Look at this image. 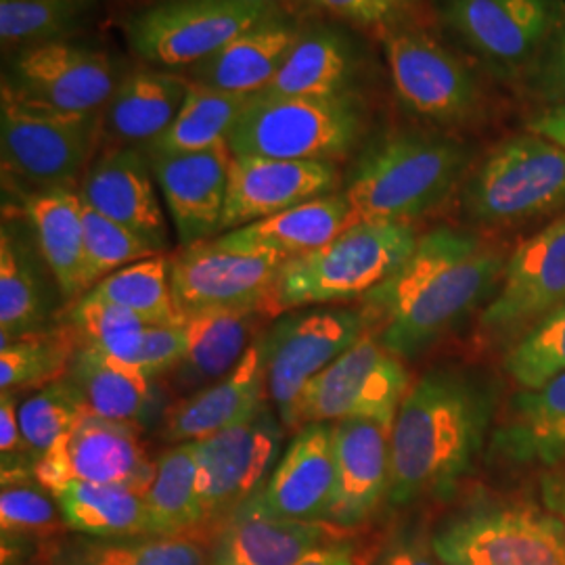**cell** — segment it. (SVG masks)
I'll return each instance as SVG.
<instances>
[{"instance_id": "obj_44", "label": "cell", "mask_w": 565, "mask_h": 565, "mask_svg": "<svg viewBox=\"0 0 565 565\" xmlns=\"http://www.w3.org/2000/svg\"><path fill=\"white\" fill-rule=\"evenodd\" d=\"M84 224V258H82V281L90 291L97 282L120 270L128 264L141 263L160 256V252L137 233L121 224L105 218L86 203H82Z\"/></svg>"}, {"instance_id": "obj_43", "label": "cell", "mask_w": 565, "mask_h": 565, "mask_svg": "<svg viewBox=\"0 0 565 565\" xmlns=\"http://www.w3.org/2000/svg\"><path fill=\"white\" fill-rule=\"evenodd\" d=\"M88 565H207L210 546L195 536L74 539Z\"/></svg>"}, {"instance_id": "obj_45", "label": "cell", "mask_w": 565, "mask_h": 565, "mask_svg": "<svg viewBox=\"0 0 565 565\" xmlns=\"http://www.w3.org/2000/svg\"><path fill=\"white\" fill-rule=\"evenodd\" d=\"M507 375L534 390L565 371V303L522 333L505 356Z\"/></svg>"}, {"instance_id": "obj_52", "label": "cell", "mask_w": 565, "mask_h": 565, "mask_svg": "<svg viewBox=\"0 0 565 565\" xmlns=\"http://www.w3.org/2000/svg\"><path fill=\"white\" fill-rule=\"evenodd\" d=\"M541 492L546 511L565 525V455L557 463L546 467L541 478Z\"/></svg>"}, {"instance_id": "obj_37", "label": "cell", "mask_w": 565, "mask_h": 565, "mask_svg": "<svg viewBox=\"0 0 565 565\" xmlns=\"http://www.w3.org/2000/svg\"><path fill=\"white\" fill-rule=\"evenodd\" d=\"M252 102L254 97L249 95H231L189 82V90L177 118L163 135L145 147V153H193L226 141Z\"/></svg>"}, {"instance_id": "obj_12", "label": "cell", "mask_w": 565, "mask_h": 565, "mask_svg": "<svg viewBox=\"0 0 565 565\" xmlns=\"http://www.w3.org/2000/svg\"><path fill=\"white\" fill-rule=\"evenodd\" d=\"M408 390L411 382L403 361L366 333L303 387L294 404L287 431L345 419H375L394 425Z\"/></svg>"}, {"instance_id": "obj_19", "label": "cell", "mask_w": 565, "mask_h": 565, "mask_svg": "<svg viewBox=\"0 0 565 565\" xmlns=\"http://www.w3.org/2000/svg\"><path fill=\"white\" fill-rule=\"evenodd\" d=\"M335 492L333 424L303 425L263 490L235 515L327 524Z\"/></svg>"}, {"instance_id": "obj_28", "label": "cell", "mask_w": 565, "mask_h": 565, "mask_svg": "<svg viewBox=\"0 0 565 565\" xmlns=\"http://www.w3.org/2000/svg\"><path fill=\"white\" fill-rule=\"evenodd\" d=\"M354 223H359V218L345 193H331L214 239L228 249L275 254L287 263L333 242Z\"/></svg>"}, {"instance_id": "obj_34", "label": "cell", "mask_w": 565, "mask_h": 565, "mask_svg": "<svg viewBox=\"0 0 565 565\" xmlns=\"http://www.w3.org/2000/svg\"><path fill=\"white\" fill-rule=\"evenodd\" d=\"M356 55L350 41L333 28H308L294 44L281 70L264 88L260 99L333 97L350 93Z\"/></svg>"}, {"instance_id": "obj_55", "label": "cell", "mask_w": 565, "mask_h": 565, "mask_svg": "<svg viewBox=\"0 0 565 565\" xmlns=\"http://www.w3.org/2000/svg\"><path fill=\"white\" fill-rule=\"evenodd\" d=\"M46 565H88L82 557L76 541H57L46 546Z\"/></svg>"}, {"instance_id": "obj_48", "label": "cell", "mask_w": 565, "mask_h": 565, "mask_svg": "<svg viewBox=\"0 0 565 565\" xmlns=\"http://www.w3.org/2000/svg\"><path fill=\"white\" fill-rule=\"evenodd\" d=\"M0 471L2 486L36 480V461L21 434L18 392L0 394Z\"/></svg>"}, {"instance_id": "obj_54", "label": "cell", "mask_w": 565, "mask_h": 565, "mask_svg": "<svg viewBox=\"0 0 565 565\" xmlns=\"http://www.w3.org/2000/svg\"><path fill=\"white\" fill-rule=\"evenodd\" d=\"M294 565H356L352 546L342 541H335L331 545L321 546L312 553H308L303 559Z\"/></svg>"}, {"instance_id": "obj_4", "label": "cell", "mask_w": 565, "mask_h": 565, "mask_svg": "<svg viewBox=\"0 0 565 565\" xmlns=\"http://www.w3.org/2000/svg\"><path fill=\"white\" fill-rule=\"evenodd\" d=\"M417 242L411 223L359 221L333 242L282 264L266 315L277 319L298 308L363 300L406 263Z\"/></svg>"}, {"instance_id": "obj_3", "label": "cell", "mask_w": 565, "mask_h": 565, "mask_svg": "<svg viewBox=\"0 0 565 565\" xmlns=\"http://www.w3.org/2000/svg\"><path fill=\"white\" fill-rule=\"evenodd\" d=\"M469 162V149L452 137L396 130L364 149L343 193L359 221L411 223L455 193Z\"/></svg>"}, {"instance_id": "obj_17", "label": "cell", "mask_w": 565, "mask_h": 565, "mask_svg": "<svg viewBox=\"0 0 565 565\" xmlns=\"http://www.w3.org/2000/svg\"><path fill=\"white\" fill-rule=\"evenodd\" d=\"M565 303V214L525 239L507 260L480 324L494 340H518Z\"/></svg>"}, {"instance_id": "obj_35", "label": "cell", "mask_w": 565, "mask_h": 565, "mask_svg": "<svg viewBox=\"0 0 565 565\" xmlns=\"http://www.w3.org/2000/svg\"><path fill=\"white\" fill-rule=\"evenodd\" d=\"M63 525L88 539L151 536L145 492L116 484L67 482L53 490Z\"/></svg>"}, {"instance_id": "obj_51", "label": "cell", "mask_w": 565, "mask_h": 565, "mask_svg": "<svg viewBox=\"0 0 565 565\" xmlns=\"http://www.w3.org/2000/svg\"><path fill=\"white\" fill-rule=\"evenodd\" d=\"M534 93L546 107L565 105V18L532 70Z\"/></svg>"}, {"instance_id": "obj_47", "label": "cell", "mask_w": 565, "mask_h": 565, "mask_svg": "<svg viewBox=\"0 0 565 565\" xmlns=\"http://www.w3.org/2000/svg\"><path fill=\"white\" fill-rule=\"evenodd\" d=\"M371 565H445L434 546V530L424 515L413 513L394 525Z\"/></svg>"}, {"instance_id": "obj_40", "label": "cell", "mask_w": 565, "mask_h": 565, "mask_svg": "<svg viewBox=\"0 0 565 565\" xmlns=\"http://www.w3.org/2000/svg\"><path fill=\"white\" fill-rule=\"evenodd\" d=\"M76 350L78 342L63 323L0 345V390H41L60 382Z\"/></svg>"}, {"instance_id": "obj_10", "label": "cell", "mask_w": 565, "mask_h": 565, "mask_svg": "<svg viewBox=\"0 0 565 565\" xmlns=\"http://www.w3.org/2000/svg\"><path fill=\"white\" fill-rule=\"evenodd\" d=\"M369 333L364 308L319 306L285 312L258 335L266 396L285 429L303 387Z\"/></svg>"}, {"instance_id": "obj_39", "label": "cell", "mask_w": 565, "mask_h": 565, "mask_svg": "<svg viewBox=\"0 0 565 565\" xmlns=\"http://www.w3.org/2000/svg\"><path fill=\"white\" fill-rule=\"evenodd\" d=\"M99 0H0L4 51L63 42L97 11Z\"/></svg>"}, {"instance_id": "obj_9", "label": "cell", "mask_w": 565, "mask_h": 565, "mask_svg": "<svg viewBox=\"0 0 565 565\" xmlns=\"http://www.w3.org/2000/svg\"><path fill=\"white\" fill-rule=\"evenodd\" d=\"M270 13V0H153L128 18L124 36L139 60L189 70Z\"/></svg>"}, {"instance_id": "obj_26", "label": "cell", "mask_w": 565, "mask_h": 565, "mask_svg": "<svg viewBox=\"0 0 565 565\" xmlns=\"http://www.w3.org/2000/svg\"><path fill=\"white\" fill-rule=\"evenodd\" d=\"M300 34L296 23L270 13L207 60L189 67L184 78L212 90L256 97L277 76Z\"/></svg>"}, {"instance_id": "obj_14", "label": "cell", "mask_w": 565, "mask_h": 565, "mask_svg": "<svg viewBox=\"0 0 565 565\" xmlns=\"http://www.w3.org/2000/svg\"><path fill=\"white\" fill-rule=\"evenodd\" d=\"M438 15L499 76L534 70L565 18L564 0H436Z\"/></svg>"}, {"instance_id": "obj_23", "label": "cell", "mask_w": 565, "mask_h": 565, "mask_svg": "<svg viewBox=\"0 0 565 565\" xmlns=\"http://www.w3.org/2000/svg\"><path fill=\"white\" fill-rule=\"evenodd\" d=\"M149 156L139 147L105 149L81 181V200L105 218L151 243L160 254L168 233Z\"/></svg>"}, {"instance_id": "obj_31", "label": "cell", "mask_w": 565, "mask_h": 565, "mask_svg": "<svg viewBox=\"0 0 565 565\" xmlns=\"http://www.w3.org/2000/svg\"><path fill=\"white\" fill-rule=\"evenodd\" d=\"M21 207L42 258L60 285L63 300H81L86 294L82 281L84 224L81 193L74 189L28 191L21 195Z\"/></svg>"}, {"instance_id": "obj_1", "label": "cell", "mask_w": 565, "mask_h": 565, "mask_svg": "<svg viewBox=\"0 0 565 565\" xmlns=\"http://www.w3.org/2000/svg\"><path fill=\"white\" fill-rule=\"evenodd\" d=\"M501 380L480 364L431 366L411 385L392 427L387 505L450 499L484 450Z\"/></svg>"}, {"instance_id": "obj_27", "label": "cell", "mask_w": 565, "mask_h": 565, "mask_svg": "<svg viewBox=\"0 0 565 565\" xmlns=\"http://www.w3.org/2000/svg\"><path fill=\"white\" fill-rule=\"evenodd\" d=\"M189 81L166 70H135L121 76L102 111V139L111 147H139L156 141L174 121Z\"/></svg>"}, {"instance_id": "obj_32", "label": "cell", "mask_w": 565, "mask_h": 565, "mask_svg": "<svg viewBox=\"0 0 565 565\" xmlns=\"http://www.w3.org/2000/svg\"><path fill=\"white\" fill-rule=\"evenodd\" d=\"M65 380L74 385L86 413L142 429L156 403L153 380L139 366L81 345Z\"/></svg>"}, {"instance_id": "obj_21", "label": "cell", "mask_w": 565, "mask_h": 565, "mask_svg": "<svg viewBox=\"0 0 565 565\" xmlns=\"http://www.w3.org/2000/svg\"><path fill=\"white\" fill-rule=\"evenodd\" d=\"M231 160L226 141L193 153L149 156L182 247L221 235Z\"/></svg>"}, {"instance_id": "obj_36", "label": "cell", "mask_w": 565, "mask_h": 565, "mask_svg": "<svg viewBox=\"0 0 565 565\" xmlns=\"http://www.w3.org/2000/svg\"><path fill=\"white\" fill-rule=\"evenodd\" d=\"M151 536H193L203 530L198 443L163 450L153 482L145 490Z\"/></svg>"}, {"instance_id": "obj_13", "label": "cell", "mask_w": 565, "mask_h": 565, "mask_svg": "<svg viewBox=\"0 0 565 565\" xmlns=\"http://www.w3.org/2000/svg\"><path fill=\"white\" fill-rule=\"evenodd\" d=\"M285 434L266 403L249 419L198 443L203 530L216 532L263 490L281 459Z\"/></svg>"}, {"instance_id": "obj_20", "label": "cell", "mask_w": 565, "mask_h": 565, "mask_svg": "<svg viewBox=\"0 0 565 565\" xmlns=\"http://www.w3.org/2000/svg\"><path fill=\"white\" fill-rule=\"evenodd\" d=\"M338 182L333 162L233 156L221 235L331 195Z\"/></svg>"}, {"instance_id": "obj_25", "label": "cell", "mask_w": 565, "mask_h": 565, "mask_svg": "<svg viewBox=\"0 0 565 565\" xmlns=\"http://www.w3.org/2000/svg\"><path fill=\"white\" fill-rule=\"evenodd\" d=\"M60 296V285L32 231L4 221L0 231V345L49 329Z\"/></svg>"}, {"instance_id": "obj_50", "label": "cell", "mask_w": 565, "mask_h": 565, "mask_svg": "<svg viewBox=\"0 0 565 565\" xmlns=\"http://www.w3.org/2000/svg\"><path fill=\"white\" fill-rule=\"evenodd\" d=\"M324 13L359 28H387L413 0H308Z\"/></svg>"}, {"instance_id": "obj_49", "label": "cell", "mask_w": 565, "mask_h": 565, "mask_svg": "<svg viewBox=\"0 0 565 565\" xmlns=\"http://www.w3.org/2000/svg\"><path fill=\"white\" fill-rule=\"evenodd\" d=\"M186 352V329L181 324H149L145 331L141 352L135 361L149 380L170 377Z\"/></svg>"}, {"instance_id": "obj_41", "label": "cell", "mask_w": 565, "mask_h": 565, "mask_svg": "<svg viewBox=\"0 0 565 565\" xmlns=\"http://www.w3.org/2000/svg\"><path fill=\"white\" fill-rule=\"evenodd\" d=\"M63 324L76 338L78 348H95L111 359L130 364L137 361L149 327L130 310L90 294H84L81 300L72 303Z\"/></svg>"}, {"instance_id": "obj_22", "label": "cell", "mask_w": 565, "mask_h": 565, "mask_svg": "<svg viewBox=\"0 0 565 565\" xmlns=\"http://www.w3.org/2000/svg\"><path fill=\"white\" fill-rule=\"evenodd\" d=\"M392 427L375 419L333 424L335 492L327 524L363 525L387 501L392 480Z\"/></svg>"}, {"instance_id": "obj_2", "label": "cell", "mask_w": 565, "mask_h": 565, "mask_svg": "<svg viewBox=\"0 0 565 565\" xmlns=\"http://www.w3.org/2000/svg\"><path fill=\"white\" fill-rule=\"evenodd\" d=\"M505 254L476 233L438 226L363 298L369 333L401 361L419 359L492 302Z\"/></svg>"}, {"instance_id": "obj_38", "label": "cell", "mask_w": 565, "mask_h": 565, "mask_svg": "<svg viewBox=\"0 0 565 565\" xmlns=\"http://www.w3.org/2000/svg\"><path fill=\"white\" fill-rule=\"evenodd\" d=\"M105 302L118 303L145 324L184 323L170 285V258L153 256L128 264L86 291Z\"/></svg>"}, {"instance_id": "obj_24", "label": "cell", "mask_w": 565, "mask_h": 565, "mask_svg": "<svg viewBox=\"0 0 565 565\" xmlns=\"http://www.w3.org/2000/svg\"><path fill=\"white\" fill-rule=\"evenodd\" d=\"M264 404L266 377L263 350L256 338L231 373L166 408L162 438L172 446L200 443L231 425L249 419Z\"/></svg>"}, {"instance_id": "obj_6", "label": "cell", "mask_w": 565, "mask_h": 565, "mask_svg": "<svg viewBox=\"0 0 565 565\" xmlns=\"http://www.w3.org/2000/svg\"><path fill=\"white\" fill-rule=\"evenodd\" d=\"M99 141L102 114L63 111L0 86L2 170L30 191L74 189Z\"/></svg>"}, {"instance_id": "obj_18", "label": "cell", "mask_w": 565, "mask_h": 565, "mask_svg": "<svg viewBox=\"0 0 565 565\" xmlns=\"http://www.w3.org/2000/svg\"><path fill=\"white\" fill-rule=\"evenodd\" d=\"M36 482L57 490L67 482L116 484L145 492L156 476V463L135 425L109 422L82 413L65 443L36 463Z\"/></svg>"}, {"instance_id": "obj_46", "label": "cell", "mask_w": 565, "mask_h": 565, "mask_svg": "<svg viewBox=\"0 0 565 565\" xmlns=\"http://www.w3.org/2000/svg\"><path fill=\"white\" fill-rule=\"evenodd\" d=\"M63 524L60 505L51 490L36 480L2 486L0 527L2 536H15L42 543Z\"/></svg>"}, {"instance_id": "obj_15", "label": "cell", "mask_w": 565, "mask_h": 565, "mask_svg": "<svg viewBox=\"0 0 565 565\" xmlns=\"http://www.w3.org/2000/svg\"><path fill=\"white\" fill-rule=\"evenodd\" d=\"M282 264L275 254L228 249L216 239L182 247L170 258L174 302L182 319L218 310L266 315Z\"/></svg>"}, {"instance_id": "obj_29", "label": "cell", "mask_w": 565, "mask_h": 565, "mask_svg": "<svg viewBox=\"0 0 565 565\" xmlns=\"http://www.w3.org/2000/svg\"><path fill=\"white\" fill-rule=\"evenodd\" d=\"M335 541L342 530L331 524L239 513L214 532L207 565H294Z\"/></svg>"}, {"instance_id": "obj_30", "label": "cell", "mask_w": 565, "mask_h": 565, "mask_svg": "<svg viewBox=\"0 0 565 565\" xmlns=\"http://www.w3.org/2000/svg\"><path fill=\"white\" fill-rule=\"evenodd\" d=\"M263 319L266 315L256 310H218L186 317V352L170 375L172 390L182 398L231 373L260 335L256 329Z\"/></svg>"}, {"instance_id": "obj_7", "label": "cell", "mask_w": 565, "mask_h": 565, "mask_svg": "<svg viewBox=\"0 0 565 565\" xmlns=\"http://www.w3.org/2000/svg\"><path fill=\"white\" fill-rule=\"evenodd\" d=\"M363 103L356 95L333 97H254L226 137L233 156L273 160L338 162L363 137Z\"/></svg>"}, {"instance_id": "obj_33", "label": "cell", "mask_w": 565, "mask_h": 565, "mask_svg": "<svg viewBox=\"0 0 565 565\" xmlns=\"http://www.w3.org/2000/svg\"><path fill=\"white\" fill-rule=\"evenodd\" d=\"M494 446L515 463L551 467L565 455V371L534 390L518 392Z\"/></svg>"}, {"instance_id": "obj_8", "label": "cell", "mask_w": 565, "mask_h": 565, "mask_svg": "<svg viewBox=\"0 0 565 565\" xmlns=\"http://www.w3.org/2000/svg\"><path fill=\"white\" fill-rule=\"evenodd\" d=\"M445 565H565V525L536 507L476 499L434 527Z\"/></svg>"}, {"instance_id": "obj_42", "label": "cell", "mask_w": 565, "mask_h": 565, "mask_svg": "<svg viewBox=\"0 0 565 565\" xmlns=\"http://www.w3.org/2000/svg\"><path fill=\"white\" fill-rule=\"evenodd\" d=\"M82 413L81 396L65 377L21 401V434L36 463L65 443Z\"/></svg>"}, {"instance_id": "obj_16", "label": "cell", "mask_w": 565, "mask_h": 565, "mask_svg": "<svg viewBox=\"0 0 565 565\" xmlns=\"http://www.w3.org/2000/svg\"><path fill=\"white\" fill-rule=\"evenodd\" d=\"M121 76L111 55L63 41L13 53L2 84L63 111L102 114Z\"/></svg>"}, {"instance_id": "obj_5", "label": "cell", "mask_w": 565, "mask_h": 565, "mask_svg": "<svg viewBox=\"0 0 565 565\" xmlns=\"http://www.w3.org/2000/svg\"><path fill=\"white\" fill-rule=\"evenodd\" d=\"M465 216L484 228H518L565 214V149L539 132L499 142L467 177Z\"/></svg>"}, {"instance_id": "obj_11", "label": "cell", "mask_w": 565, "mask_h": 565, "mask_svg": "<svg viewBox=\"0 0 565 565\" xmlns=\"http://www.w3.org/2000/svg\"><path fill=\"white\" fill-rule=\"evenodd\" d=\"M384 53L398 99L417 118L440 128L478 118L480 82L431 32L394 21L385 28Z\"/></svg>"}, {"instance_id": "obj_53", "label": "cell", "mask_w": 565, "mask_h": 565, "mask_svg": "<svg viewBox=\"0 0 565 565\" xmlns=\"http://www.w3.org/2000/svg\"><path fill=\"white\" fill-rule=\"evenodd\" d=\"M530 130L543 135L548 141L557 142L565 149V105L546 107L543 114H539L530 121Z\"/></svg>"}]
</instances>
